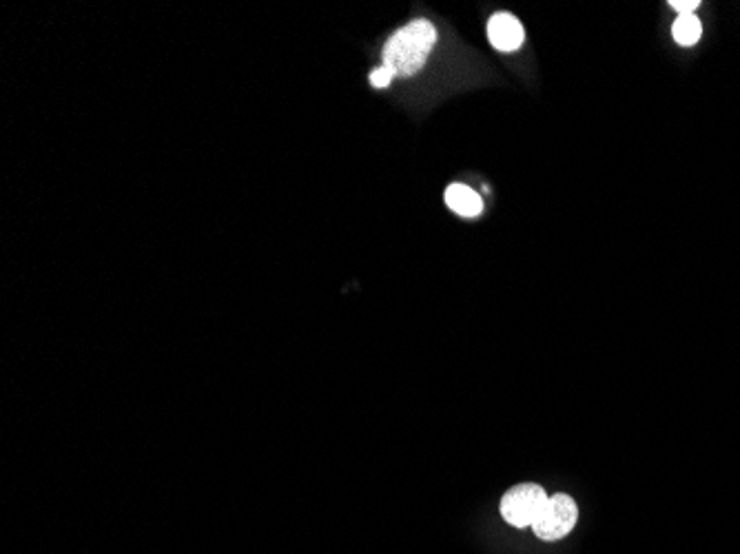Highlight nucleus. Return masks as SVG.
<instances>
[{
  "instance_id": "obj_1",
  "label": "nucleus",
  "mask_w": 740,
  "mask_h": 554,
  "mask_svg": "<svg viewBox=\"0 0 740 554\" xmlns=\"http://www.w3.org/2000/svg\"><path fill=\"white\" fill-rule=\"evenodd\" d=\"M437 43V29L428 20H413L410 25L390 36L384 47V67L393 71L395 78H410L426 65Z\"/></svg>"
},
{
  "instance_id": "obj_2",
  "label": "nucleus",
  "mask_w": 740,
  "mask_h": 554,
  "mask_svg": "<svg viewBox=\"0 0 740 554\" xmlns=\"http://www.w3.org/2000/svg\"><path fill=\"white\" fill-rule=\"evenodd\" d=\"M577 521H579L577 501L570 495L559 492V495L548 497L541 515L532 523V530L541 541H561L570 535L574 526H577Z\"/></svg>"
},
{
  "instance_id": "obj_3",
  "label": "nucleus",
  "mask_w": 740,
  "mask_h": 554,
  "mask_svg": "<svg viewBox=\"0 0 740 554\" xmlns=\"http://www.w3.org/2000/svg\"><path fill=\"white\" fill-rule=\"evenodd\" d=\"M546 490L537 484H519L510 488L501 499V517L515 528H532V523L546 506Z\"/></svg>"
},
{
  "instance_id": "obj_4",
  "label": "nucleus",
  "mask_w": 740,
  "mask_h": 554,
  "mask_svg": "<svg viewBox=\"0 0 740 554\" xmlns=\"http://www.w3.org/2000/svg\"><path fill=\"white\" fill-rule=\"evenodd\" d=\"M488 38L490 45L497 51L510 54V51H517L523 45L526 34H523V25L519 23L517 16L499 12L488 20Z\"/></svg>"
},
{
  "instance_id": "obj_5",
  "label": "nucleus",
  "mask_w": 740,
  "mask_h": 554,
  "mask_svg": "<svg viewBox=\"0 0 740 554\" xmlns=\"http://www.w3.org/2000/svg\"><path fill=\"white\" fill-rule=\"evenodd\" d=\"M446 204L461 218H477L483 211V202L475 189L466 184H450L446 189Z\"/></svg>"
},
{
  "instance_id": "obj_6",
  "label": "nucleus",
  "mask_w": 740,
  "mask_h": 554,
  "mask_svg": "<svg viewBox=\"0 0 740 554\" xmlns=\"http://www.w3.org/2000/svg\"><path fill=\"white\" fill-rule=\"evenodd\" d=\"M672 36L681 47H694L703 36V25L696 14H681L672 25Z\"/></svg>"
},
{
  "instance_id": "obj_7",
  "label": "nucleus",
  "mask_w": 740,
  "mask_h": 554,
  "mask_svg": "<svg viewBox=\"0 0 740 554\" xmlns=\"http://www.w3.org/2000/svg\"><path fill=\"white\" fill-rule=\"evenodd\" d=\"M393 78L395 74L388 67H379L373 71V74H370V85H373L375 89H386L390 82H393Z\"/></svg>"
},
{
  "instance_id": "obj_8",
  "label": "nucleus",
  "mask_w": 740,
  "mask_h": 554,
  "mask_svg": "<svg viewBox=\"0 0 740 554\" xmlns=\"http://www.w3.org/2000/svg\"><path fill=\"white\" fill-rule=\"evenodd\" d=\"M670 7L676 9L678 16L681 14H694L701 7V0H670Z\"/></svg>"
}]
</instances>
